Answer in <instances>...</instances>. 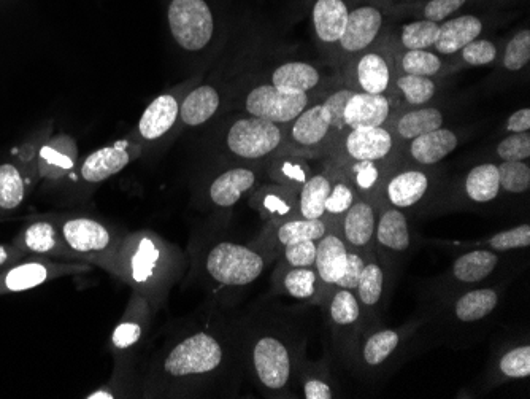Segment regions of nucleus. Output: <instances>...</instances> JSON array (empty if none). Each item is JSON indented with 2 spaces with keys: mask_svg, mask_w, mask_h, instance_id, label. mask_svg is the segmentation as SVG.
<instances>
[{
  "mask_svg": "<svg viewBox=\"0 0 530 399\" xmlns=\"http://www.w3.org/2000/svg\"><path fill=\"white\" fill-rule=\"evenodd\" d=\"M132 152L129 145L120 142L113 147H104L91 153L81 164L80 174L88 183H100L120 174L131 163Z\"/></svg>",
  "mask_w": 530,
  "mask_h": 399,
  "instance_id": "obj_27",
  "label": "nucleus"
},
{
  "mask_svg": "<svg viewBox=\"0 0 530 399\" xmlns=\"http://www.w3.org/2000/svg\"><path fill=\"white\" fill-rule=\"evenodd\" d=\"M500 190L523 194L530 188V166L526 161H504L497 166Z\"/></svg>",
  "mask_w": 530,
  "mask_h": 399,
  "instance_id": "obj_44",
  "label": "nucleus"
},
{
  "mask_svg": "<svg viewBox=\"0 0 530 399\" xmlns=\"http://www.w3.org/2000/svg\"><path fill=\"white\" fill-rule=\"evenodd\" d=\"M231 341L218 331H191L175 339L156 361L145 395H180L216 379L231 361Z\"/></svg>",
  "mask_w": 530,
  "mask_h": 399,
  "instance_id": "obj_1",
  "label": "nucleus"
},
{
  "mask_svg": "<svg viewBox=\"0 0 530 399\" xmlns=\"http://www.w3.org/2000/svg\"><path fill=\"white\" fill-rule=\"evenodd\" d=\"M91 271V264L80 261H54L48 258H24L0 272V296L40 287L59 277Z\"/></svg>",
  "mask_w": 530,
  "mask_h": 399,
  "instance_id": "obj_6",
  "label": "nucleus"
},
{
  "mask_svg": "<svg viewBox=\"0 0 530 399\" xmlns=\"http://www.w3.org/2000/svg\"><path fill=\"white\" fill-rule=\"evenodd\" d=\"M102 269L145 296L156 309L177 277L178 255L151 231H135L121 237Z\"/></svg>",
  "mask_w": 530,
  "mask_h": 399,
  "instance_id": "obj_2",
  "label": "nucleus"
},
{
  "mask_svg": "<svg viewBox=\"0 0 530 399\" xmlns=\"http://www.w3.org/2000/svg\"><path fill=\"white\" fill-rule=\"evenodd\" d=\"M499 298V291L496 288L467 291L454 303V317L461 323L481 322L497 309Z\"/></svg>",
  "mask_w": 530,
  "mask_h": 399,
  "instance_id": "obj_35",
  "label": "nucleus"
},
{
  "mask_svg": "<svg viewBox=\"0 0 530 399\" xmlns=\"http://www.w3.org/2000/svg\"><path fill=\"white\" fill-rule=\"evenodd\" d=\"M497 266H499L497 252L481 248V250H472V252L459 256L458 260L453 263L451 274L454 280L465 283V285H473V283L488 279L492 272L496 271Z\"/></svg>",
  "mask_w": 530,
  "mask_h": 399,
  "instance_id": "obj_33",
  "label": "nucleus"
},
{
  "mask_svg": "<svg viewBox=\"0 0 530 399\" xmlns=\"http://www.w3.org/2000/svg\"><path fill=\"white\" fill-rule=\"evenodd\" d=\"M308 107V94L283 90L272 83L256 86L248 93L246 112L275 124L292 123Z\"/></svg>",
  "mask_w": 530,
  "mask_h": 399,
  "instance_id": "obj_10",
  "label": "nucleus"
},
{
  "mask_svg": "<svg viewBox=\"0 0 530 399\" xmlns=\"http://www.w3.org/2000/svg\"><path fill=\"white\" fill-rule=\"evenodd\" d=\"M331 190L332 179L329 175H312L297 191L299 217L326 220V202Z\"/></svg>",
  "mask_w": 530,
  "mask_h": 399,
  "instance_id": "obj_34",
  "label": "nucleus"
},
{
  "mask_svg": "<svg viewBox=\"0 0 530 399\" xmlns=\"http://www.w3.org/2000/svg\"><path fill=\"white\" fill-rule=\"evenodd\" d=\"M269 253L237 242H218L205 255V274L221 287L243 288L256 282L267 268Z\"/></svg>",
  "mask_w": 530,
  "mask_h": 399,
  "instance_id": "obj_3",
  "label": "nucleus"
},
{
  "mask_svg": "<svg viewBox=\"0 0 530 399\" xmlns=\"http://www.w3.org/2000/svg\"><path fill=\"white\" fill-rule=\"evenodd\" d=\"M397 90L404 96L405 102L411 107H423L432 101L437 86L431 77H418V75H400L396 82Z\"/></svg>",
  "mask_w": 530,
  "mask_h": 399,
  "instance_id": "obj_42",
  "label": "nucleus"
},
{
  "mask_svg": "<svg viewBox=\"0 0 530 399\" xmlns=\"http://www.w3.org/2000/svg\"><path fill=\"white\" fill-rule=\"evenodd\" d=\"M467 0H431L424 8V16L426 20L445 21L448 16L458 12L459 8L464 7Z\"/></svg>",
  "mask_w": 530,
  "mask_h": 399,
  "instance_id": "obj_57",
  "label": "nucleus"
},
{
  "mask_svg": "<svg viewBox=\"0 0 530 399\" xmlns=\"http://www.w3.org/2000/svg\"><path fill=\"white\" fill-rule=\"evenodd\" d=\"M458 136L450 129H435L410 140V156L421 166H432L458 148Z\"/></svg>",
  "mask_w": 530,
  "mask_h": 399,
  "instance_id": "obj_30",
  "label": "nucleus"
},
{
  "mask_svg": "<svg viewBox=\"0 0 530 399\" xmlns=\"http://www.w3.org/2000/svg\"><path fill=\"white\" fill-rule=\"evenodd\" d=\"M440 128H443V113L434 107H418L405 112L396 123L397 136L408 142Z\"/></svg>",
  "mask_w": 530,
  "mask_h": 399,
  "instance_id": "obj_39",
  "label": "nucleus"
},
{
  "mask_svg": "<svg viewBox=\"0 0 530 399\" xmlns=\"http://www.w3.org/2000/svg\"><path fill=\"white\" fill-rule=\"evenodd\" d=\"M42 159L45 161L50 169H56L58 175L64 171H70L73 163H75V152H62V148L53 147V145H47L43 147Z\"/></svg>",
  "mask_w": 530,
  "mask_h": 399,
  "instance_id": "obj_58",
  "label": "nucleus"
},
{
  "mask_svg": "<svg viewBox=\"0 0 530 399\" xmlns=\"http://www.w3.org/2000/svg\"><path fill=\"white\" fill-rule=\"evenodd\" d=\"M502 161H526L530 158V132H515L497 145Z\"/></svg>",
  "mask_w": 530,
  "mask_h": 399,
  "instance_id": "obj_53",
  "label": "nucleus"
},
{
  "mask_svg": "<svg viewBox=\"0 0 530 399\" xmlns=\"http://www.w3.org/2000/svg\"><path fill=\"white\" fill-rule=\"evenodd\" d=\"M497 371L504 379H527L530 376V345L523 344L500 357Z\"/></svg>",
  "mask_w": 530,
  "mask_h": 399,
  "instance_id": "obj_47",
  "label": "nucleus"
},
{
  "mask_svg": "<svg viewBox=\"0 0 530 399\" xmlns=\"http://www.w3.org/2000/svg\"><path fill=\"white\" fill-rule=\"evenodd\" d=\"M297 191L291 186H265L251 196L250 204L267 223L299 217Z\"/></svg>",
  "mask_w": 530,
  "mask_h": 399,
  "instance_id": "obj_23",
  "label": "nucleus"
},
{
  "mask_svg": "<svg viewBox=\"0 0 530 399\" xmlns=\"http://www.w3.org/2000/svg\"><path fill=\"white\" fill-rule=\"evenodd\" d=\"M507 131L510 134L515 132H529L530 131V110L521 109L513 113L507 121Z\"/></svg>",
  "mask_w": 530,
  "mask_h": 399,
  "instance_id": "obj_60",
  "label": "nucleus"
},
{
  "mask_svg": "<svg viewBox=\"0 0 530 399\" xmlns=\"http://www.w3.org/2000/svg\"><path fill=\"white\" fill-rule=\"evenodd\" d=\"M153 310V306L145 296L140 295L137 291H132L123 317L115 326L112 339H110V347H112L116 357L124 358L126 353L142 344L143 338L150 328Z\"/></svg>",
  "mask_w": 530,
  "mask_h": 399,
  "instance_id": "obj_13",
  "label": "nucleus"
},
{
  "mask_svg": "<svg viewBox=\"0 0 530 399\" xmlns=\"http://www.w3.org/2000/svg\"><path fill=\"white\" fill-rule=\"evenodd\" d=\"M62 239L83 263L104 268L120 244V234L96 218L83 215H53Z\"/></svg>",
  "mask_w": 530,
  "mask_h": 399,
  "instance_id": "obj_5",
  "label": "nucleus"
},
{
  "mask_svg": "<svg viewBox=\"0 0 530 399\" xmlns=\"http://www.w3.org/2000/svg\"><path fill=\"white\" fill-rule=\"evenodd\" d=\"M438 29L440 24L429 20L407 24L402 29V45L407 50H427L437 40Z\"/></svg>",
  "mask_w": 530,
  "mask_h": 399,
  "instance_id": "obj_49",
  "label": "nucleus"
},
{
  "mask_svg": "<svg viewBox=\"0 0 530 399\" xmlns=\"http://www.w3.org/2000/svg\"><path fill=\"white\" fill-rule=\"evenodd\" d=\"M373 250H375V248H373ZM372 252L348 250V260H346L345 272H343V277L338 280L335 288H346V290L351 291L356 290V285H358L362 269H364L365 263L369 260L370 253Z\"/></svg>",
  "mask_w": 530,
  "mask_h": 399,
  "instance_id": "obj_56",
  "label": "nucleus"
},
{
  "mask_svg": "<svg viewBox=\"0 0 530 399\" xmlns=\"http://www.w3.org/2000/svg\"><path fill=\"white\" fill-rule=\"evenodd\" d=\"M316 242L318 241L286 245L278 252L280 263L288 264L291 268H315Z\"/></svg>",
  "mask_w": 530,
  "mask_h": 399,
  "instance_id": "obj_52",
  "label": "nucleus"
},
{
  "mask_svg": "<svg viewBox=\"0 0 530 399\" xmlns=\"http://www.w3.org/2000/svg\"><path fill=\"white\" fill-rule=\"evenodd\" d=\"M405 336L407 334L404 330L392 328H380L370 334H364L359 341L354 360L367 371H378L394 358Z\"/></svg>",
  "mask_w": 530,
  "mask_h": 399,
  "instance_id": "obj_20",
  "label": "nucleus"
},
{
  "mask_svg": "<svg viewBox=\"0 0 530 399\" xmlns=\"http://www.w3.org/2000/svg\"><path fill=\"white\" fill-rule=\"evenodd\" d=\"M21 252L32 258H48V260L80 261L77 253L70 250L62 239L58 226L53 218L31 221L21 229L20 234L12 242ZM83 263V261H80Z\"/></svg>",
  "mask_w": 530,
  "mask_h": 399,
  "instance_id": "obj_11",
  "label": "nucleus"
},
{
  "mask_svg": "<svg viewBox=\"0 0 530 399\" xmlns=\"http://www.w3.org/2000/svg\"><path fill=\"white\" fill-rule=\"evenodd\" d=\"M300 384L305 399L335 398L331 380L318 365H305L299 371Z\"/></svg>",
  "mask_w": 530,
  "mask_h": 399,
  "instance_id": "obj_45",
  "label": "nucleus"
},
{
  "mask_svg": "<svg viewBox=\"0 0 530 399\" xmlns=\"http://www.w3.org/2000/svg\"><path fill=\"white\" fill-rule=\"evenodd\" d=\"M27 196L26 179L15 164H0V210L12 212Z\"/></svg>",
  "mask_w": 530,
  "mask_h": 399,
  "instance_id": "obj_40",
  "label": "nucleus"
},
{
  "mask_svg": "<svg viewBox=\"0 0 530 399\" xmlns=\"http://www.w3.org/2000/svg\"><path fill=\"white\" fill-rule=\"evenodd\" d=\"M356 91L351 88H342V90L335 91L331 96L327 97L326 101L323 102L326 105L327 110L331 113L332 128H334L335 136H342L345 131L346 124L343 113H345L346 104L350 101L351 97Z\"/></svg>",
  "mask_w": 530,
  "mask_h": 399,
  "instance_id": "obj_55",
  "label": "nucleus"
},
{
  "mask_svg": "<svg viewBox=\"0 0 530 399\" xmlns=\"http://www.w3.org/2000/svg\"><path fill=\"white\" fill-rule=\"evenodd\" d=\"M335 137L331 113L326 105L307 107L292 121L291 142L299 148H319Z\"/></svg>",
  "mask_w": 530,
  "mask_h": 399,
  "instance_id": "obj_21",
  "label": "nucleus"
},
{
  "mask_svg": "<svg viewBox=\"0 0 530 399\" xmlns=\"http://www.w3.org/2000/svg\"><path fill=\"white\" fill-rule=\"evenodd\" d=\"M389 263L381 258L377 248L370 253L369 260L362 269L354 295L361 304L365 322L373 320L385 309L389 298Z\"/></svg>",
  "mask_w": 530,
  "mask_h": 399,
  "instance_id": "obj_14",
  "label": "nucleus"
},
{
  "mask_svg": "<svg viewBox=\"0 0 530 399\" xmlns=\"http://www.w3.org/2000/svg\"><path fill=\"white\" fill-rule=\"evenodd\" d=\"M346 260H348V247L337 229L331 226L327 229V233L316 242L315 269L318 272L321 291H323L321 304L334 290L338 280L342 279Z\"/></svg>",
  "mask_w": 530,
  "mask_h": 399,
  "instance_id": "obj_16",
  "label": "nucleus"
},
{
  "mask_svg": "<svg viewBox=\"0 0 530 399\" xmlns=\"http://www.w3.org/2000/svg\"><path fill=\"white\" fill-rule=\"evenodd\" d=\"M465 193L477 204H488L500 194L499 171L496 164L473 167L465 179Z\"/></svg>",
  "mask_w": 530,
  "mask_h": 399,
  "instance_id": "obj_38",
  "label": "nucleus"
},
{
  "mask_svg": "<svg viewBox=\"0 0 530 399\" xmlns=\"http://www.w3.org/2000/svg\"><path fill=\"white\" fill-rule=\"evenodd\" d=\"M180 117V104L173 94H161L146 107L140 118V137L148 142L161 139L175 126Z\"/></svg>",
  "mask_w": 530,
  "mask_h": 399,
  "instance_id": "obj_28",
  "label": "nucleus"
},
{
  "mask_svg": "<svg viewBox=\"0 0 530 399\" xmlns=\"http://www.w3.org/2000/svg\"><path fill=\"white\" fill-rule=\"evenodd\" d=\"M383 26V15L373 7L356 8L348 15L345 32L338 40L345 53H361L377 39Z\"/></svg>",
  "mask_w": 530,
  "mask_h": 399,
  "instance_id": "obj_24",
  "label": "nucleus"
},
{
  "mask_svg": "<svg viewBox=\"0 0 530 399\" xmlns=\"http://www.w3.org/2000/svg\"><path fill=\"white\" fill-rule=\"evenodd\" d=\"M348 7L343 0H318L313 7L316 35L324 43H338L345 32Z\"/></svg>",
  "mask_w": 530,
  "mask_h": 399,
  "instance_id": "obj_31",
  "label": "nucleus"
},
{
  "mask_svg": "<svg viewBox=\"0 0 530 399\" xmlns=\"http://www.w3.org/2000/svg\"><path fill=\"white\" fill-rule=\"evenodd\" d=\"M329 228H331V223L327 220H307L302 217L289 218V220L278 221V223H267V228L259 237L256 247L269 255L277 256L281 248L286 245L319 241Z\"/></svg>",
  "mask_w": 530,
  "mask_h": 399,
  "instance_id": "obj_15",
  "label": "nucleus"
},
{
  "mask_svg": "<svg viewBox=\"0 0 530 399\" xmlns=\"http://www.w3.org/2000/svg\"><path fill=\"white\" fill-rule=\"evenodd\" d=\"M481 31L483 23L477 16L465 15L445 21L438 29V37L434 43L435 50L445 56L459 53L465 45L477 40Z\"/></svg>",
  "mask_w": 530,
  "mask_h": 399,
  "instance_id": "obj_29",
  "label": "nucleus"
},
{
  "mask_svg": "<svg viewBox=\"0 0 530 399\" xmlns=\"http://www.w3.org/2000/svg\"><path fill=\"white\" fill-rule=\"evenodd\" d=\"M461 55L469 66H488L496 61L497 48L491 40H473L462 48Z\"/></svg>",
  "mask_w": 530,
  "mask_h": 399,
  "instance_id": "obj_54",
  "label": "nucleus"
},
{
  "mask_svg": "<svg viewBox=\"0 0 530 399\" xmlns=\"http://www.w3.org/2000/svg\"><path fill=\"white\" fill-rule=\"evenodd\" d=\"M273 291L302 303L321 304L323 291L315 268H291L280 263L273 272Z\"/></svg>",
  "mask_w": 530,
  "mask_h": 399,
  "instance_id": "obj_17",
  "label": "nucleus"
},
{
  "mask_svg": "<svg viewBox=\"0 0 530 399\" xmlns=\"http://www.w3.org/2000/svg\"><path fill=\"white\" fill-rule=\"evenodd\" d=\"M400 67L404 74L418 75V77H435L443 69V61L440 56L427 50H407L404 58L400 61Z\"/></svg>",
  "mask_w": 530,
  "mask_h": 399,
  "instance_id": "obj_43",
  "label": "nucleus"
},
{
  "mask_svg": "<svg viewBox=\"0 0 530 399\" xmlns=\"http://www.w3.org/2000/svg\"><path fill=\"white\" fill-rule=\"evenodd\" d=\"M530 61V31L518 32L513 39L508 42L504 53V67L510 72H518L524 69Z\"/></svg>",
  "mask_w": 530,
  "mask_h": 399,
  "instance_id": "obj_50",
  "label": "nucleus"
},
{
  "mask_svg": "<svg viewBox=\"0 0 530 399\" xmlns=\"http://www.w3.org/2000/svg\"><path fill=\"white\" fill-rule=\"evenodd\" d=\"M391 66L380 53H365L356 64L358 93L386 94L391 86Z\"/></svg>",
  "mask_w": 530,
  "mask_h": 399,
  "instance_id": "obj_32",
  "label": "nucleus"
},
{
  "mask_svg": "<svg viewBox=\"0 0 530 399\" xmlns=\"http://www.w3.org/2000/svg\"><path fill=\"white\" fill-rule=\"evenodd\" d=\"M389 115H391V101L386 94L356 91L346 104L343 118L348 129L378 128L385 126Z\"/></svg>",
  "mask_w": 530,
  "mask_h": 399,
  "instance_id": "obj_25",
  "label": "nucleus"
},
{
  "mask_svg": "<svg viewBox=\"0 0 530 399\" xmlns=\"http://www.w3.org/2000/svg\"><path fill=\"white\" fill-rule=\"evenodd\" d=\"M219 93L210 85L199 86L185 97L180 104V118L186 126H200L215 117L218 112Z\"/></svg>",
  "mask_w": 530,
  "mask_h": 399,
  "instance_id": "obj_36",
  "label": "nucleus"
},
{
  "mask_svg": "<svg viewBox=\"0 0 530 399\" xmlns=\"http://www.w3.org/2000/svg\"><path fill=\"white\" fill-rule=\"evenodd\" d=\"M394 136L385 128L350 129L343 140V150L351 161H375L380 163L391 155Z\"/></svg>",
  "mask_w": 530,
  "mask_h": 399,
  "instance_id": "obj_19",
  "label": "nucleus"
},
{
  "mask_svg": "<svg viewBox=\"0 0 530 399\" xmlns=\"http://www.w3.org/2000/svg\"><path fill=\"white\" fill-rule=\"evenodd\" d=\"M310 177L312 175L307 164L296 156L277 159L272 167V179L280 182V185L291 186L294 190H299Z\"/></svg>",
  "mask_w": 530,
  "mask_h": 399,
  "instance_id": "obj_46",
  "label": "nucleus"
},
{
  "mask_svg": "<svg viewBox=\"0 0 530 399\" xmlns=\"http://www.w3.org/2000/svg\"><path fill=\"white\" fill-rule=\"evenodd\" d=\"M411 247V229L404 210L381 206L375 229V248L383 256L402 255Z\"/></svg>",
  "mask_w": 530,
  "mask_h": 399,
  "instance_id": "obj_18",
  "label": "nucleus"
},
{
  "mask_svg": "<svg viewBox=\"0 0 530 399\" xmlns=\"http://www.w3.org/2000/svg\"><path fill=\"white\" fill-rule=\"evenodd\" d=\"M250 358L262 392L272 398H285L297 369L292 345L278 334H259L251 342Z\"/></svg>",
  "mask_w": 530,
  "mask_h": 399,
  "instance_id": "obj_4",
  "label": "nucleus"
},
{
  "mask_svg": "<svg viewBox=\"0 0 530 399\" xmlns=\"http://www.w3.org/2000/svg\"><path fill=\"white\" fill-rule=\"evenodd\" d=\"M285 142L280 124L262 118L250 117L235 121L227 132V148L242 159L265 158L277 152Z\"/></svg>",
  "mask_w": 530,
  "mask_h": 399,
  "instance_id": "obj_8",
  "label": "nucleus"
},
{
  "mask_svg": "<svg viewBox=\"0 0 530 399\" xmlns=\"http://www.w3.org/2000/svg\"><path fill=\"white\" fill-rule=\"evenodd\" d=\"M256 183L258 175L253 169L235 167L213 180L208 190V198L218 209H232L246 193L253 190Z\"/></svg>",
  "mask_w": 530,
  "mask_h": 399,
  "instance_id": "obj_26",
  "label": "nucleus"
},
{
  "mask_svg": "<svg viewBox=\"0 0 530 399\" xmlns=\"http://www.w3.org/2000/svg\"><path fill=\"white\" fill-rule=\"evenodd\" d=\"M380 207L375 199L358 196L353 206L338 220L334 228L342 236L348 250L372 252L375 248V229Z\"/></svg>",
  "mask_w": 530,
  "mask_h": 399,
  "instance_id": "obj_12",
  "label": "nucleus"
},
{
  "mask_svg": "<svg viewBox=\"0 0 530 399\" xmlns=\"http://www.w3.org/2000/svg\"><path fill=\"white\" fill-rule=\"evenodd\" d=\"M321 82L318 69L308 62H286L273 70L272 85L283 90L308 93Z\"/></svg>",
  "mask_w": 530,
  "mask_h": 399,
  "instance_id": "obj_37",
  "label": "nucleus"
},
{
  "mask_svg": "<svg viewBox=\"0 0 530 399\" xmlns=\"http://www.w3.org/2000/svg\"><path fill=\"white\" fill-rule=\"evenodd\" d=\"M431 188V179L426 172L407 169L389 177L383 186V196L389 206L407 210L418 206Z\"/></svg>",
  "mask_w": 530,
  "mask_h": 399,
  "instance_id": "obj_22",
  "label": "nucleus"
},
{
  "mask_svg": "<svg viewBox=\"0 0 530 399\" xmlns=\"http://www.w3.org/2000/svg\"><path fill=\"white\" fill-rule=\"evenodd\" d=\"M323 306L335 341L338 342L343 353L350 358L353 357L359 341L364 336L362 328L367 323L354 291L334 288L324 299Z\"/></svg>",
  "mask_w": 530,
  "mask_h": 399,
  "instance_id": "obj_9",
  "label": "nucleus"
},
{
  "mask_svg": "<svg viewBox=\"0 0 530 399\" xmlns=\"http://www.w3.org/2000/svg\"><path fill=\"white\" fill-rule=\"evenodd\" d=\"M24 258H29V256L24 255L20 248H16L15 245L0 244V272L10 268L18 261L24 260Z\"/></svg>",
  "mask_w": 530,
  "mask_h": 399,
  "instance_id": "obj_59",
  "label": "nucleus"
},
{
  "mask_svg": "<svg viewBox=\"0 0 530 399\" xmlns=\"http://www.w3.org/2000/svg\"><path fill=\"white\" fill-rule=\"evenodd\" d=\"M486 244L492 252H510L516 248H527L530 245L529 223L505 229L502 233L492 236Z\"/></svg>",
  "mask_w": 530,
  "mask_h": 399,
  "instance_id": "obj_51",
  "label": "nucleus"
},
{
  "mask_svg": "<svg viewBox=\"0 0 530 399\" xmlns=\"http://www.w3.org/2000/svg\"><path fill=\"white\" fill-rule=\"evenodd\" d=\"M358 198V194L353 190V186L346 179H338L332 182L331 194L326 202V220L335 226L338 220L343 217L346 210L353 206V202Z\"/></svg>",
  "mask_w": 530,
  "mask_h": 399,
  "instance_id": "obj_48",
  "label": "nucleus"
},
{
  "mask_svg": "<svg viewBox=\"0 0 530 399\" xmlns=\"http://www.w3.org/2000/svg\"><path fill=\"white\" fill-rule=\"evenodd\" d=\"M346 180L358 196L378 201V194H381V169L375 161H353Z\"/></svg>",
  "mask_w": 530,
  "mask_h": 399,
  "instance_id": "obj_41",
  "label": "nucleus"
},
{
  "mask_svg": "<svg viewBox=\"0 0 530 399\" xmlns=\"http://www.w3.org/2000/svg\"><path fill=\"white\" fill-rule=\"evenodd\" d=\"M169 24L173 39L186 51L204 50L215 32L212 10L205 0H172Z\"/></svg>",
  "mask_w": 530,
  "mask_h": 399,
  "instance_id": "obj_7",
  "label": "nucleus"
}]
</instances>
